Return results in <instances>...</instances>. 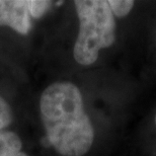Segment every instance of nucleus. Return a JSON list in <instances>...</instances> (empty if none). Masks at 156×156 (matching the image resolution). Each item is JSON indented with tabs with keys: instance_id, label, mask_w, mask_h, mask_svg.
<instances>
[{
	"instance_id": "f257e3e1",
	"label": "nucleus",
	"mask_w": 156,
	"mask_h": 156,
	"mask_svg": "<svg viewBox=\"0 0 156 156\" xmlns=\"http://www.w3.org/2000/svg\"><path fill=\"white\" fill-rule=\"evenodd\" d=\"M41 121L50 145L62 156H83L94 141V129L75 84L55 82L40 98Z\"/></svg>"
},
{
	"instance_id": "f03ea898",
	"label": "nucleus",
	"mask_w": 156,
	"mask_h": 156,
	"mask_svg": "<svg viewBox=\"0 0 156 156\" xmlns=\"http://www.w3.org/2000/svg\"><path fill=\"white\" fill-rule=\"evenodd\" d=\"M74 6L79 30L73 57L78 64L90 66L98 59L101 50L116 42V20L105 0H76Z\"/></svg>"
},
{
	"instance_id": "7ed1b4c3",
	"label": "nucleus",
	"mask_w": 156,
	"mask_h": 156,
	"mask_svg": "<svg viewBox=\"0 0 156 156\" xmlns=\"http://www.w3.org/2000/svg\"><path fill=\"white\" fill-rule=\"evenodd\" d=\"M0 27H8L20 35L32 29L30 0H0Z\"/></svg>"
},
{
	"instance_id": "20e7f679",
	"label": "nucleus",
	"mask_w": 156,
	"mask_h": 156,
	"mask_svg": "<svg viewBox=\"0 0 156 156\" xmlns=\"http://www.w3.org/2000/svg\"><path fill=\"white\" fill-rule=\"evenodd\" d=\"M0 156H29L23 150V141L12 131H0Z\"/></svg>"
},
{
	"instance_id": "39448f33",
	"label": "nucleus",
	"mask_w": 156,
	"mask_h": 156,
	"mask_svg": "<svg viewBox=\"0 0 156 156\" xmlns=\"http://www.w3.org/2000/svg\"><path fill=\"white\" fill-rule=\"evenodd\" d=\"M108 4L114 16L123 18L130 13L135 5V2L130 0H108Z\"/></svg>"
},
{
	"instance_id": "423d86ee",
	"label": "nucleus",
	"mask_w": 156,
	"mask_h": 156,
	"mask_svg": "<svg viewBox=\"0 0 156 156\" xmlns=\"http://www.w3.org/2000/svg\"><path fill=\"white\" fill-rule=\"evenodd\" d=\"M52 1L47 0H30V14L32 18L40 20L51 7Z\"/></svg>"
},
{
	"instance_id": "0eeeda50",
	"label": "nucleus",
	"mask_w": 156,
	"mask_h": 156,
	"mask_svg": "<svg viewBox=\"0 0 156 156\" xmlns=\"http://www.w3.org/2000/svg\"><path fill=\"white\" fill-rule=\"evenodd\" d=\"M13 121V112L7 101L0 96V131L5 130Z\"/></svg>"
},
{
	"instance_id": "6e6552de",
	"label": "nucleus",
	"mask_w": 156,
	"mask_h": 156,
	"mask_svg": "<svg viewBox=\"0 0 156 156\" xmlns=\"http://www.w3.org/2000/svg\"><path fill=\"white\" fill-rule=\"evenodd\" d=\"M154 122H155V125H156V116H155V119H154Z\"/></svg>"
}]
</instances>
